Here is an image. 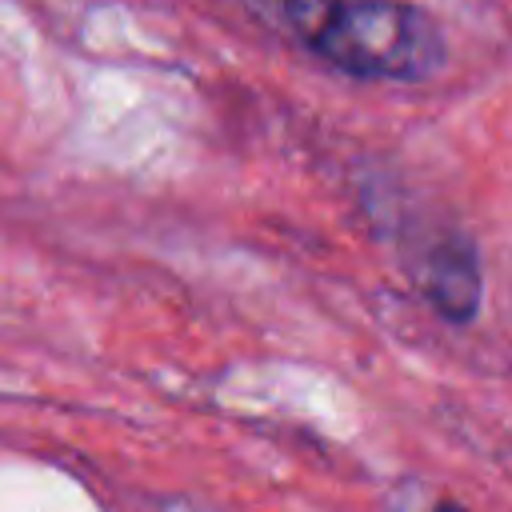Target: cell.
Wrapping results in <instances>:
<instances>
[{"instance_id":"obj_1","label":"cell","mask_w":512,"mask_h":512,"mask_svg":"<svg viewBox=\"0 0 512 512\" xmlns=\"http://www.w3.org/2000/svg\"><path fill=\"white\" fill-rule=\"evenodd\" d=\"M276 20L356 80H432L448 64L436 16L408 0H264Z\"/></svg>"},{"instance_id":"obj_2","label":"cell","mask_w":512,"mask_h":512,"mask_svg":"<svg viewBox=\"0 0 512 512\" xmlns=\"http://www.w3.org/2000/svg\"><path fill=\"white\" fill-rule=\"evenodd\" d=\"M420 292L428 296V304L448 320V324H468L480 312L484 300V272H480V256L476 244L460 232H448L440 240H432V248L420 260Z\"/></svg>"},{"instance_id":"obj_3","label":"cell","mask_w":512,"mask_h":512,"mask_svg":"<svg viewBox=\"0 0 512 512\" xmlns=\"http://www.w3.org/2000/svg\"><path fill=\"white\" fill-rule=\"evenodd\" d=\"M432 512H468V508H460V504H452V500H440Z\"/></svg>"}]
</instances>
